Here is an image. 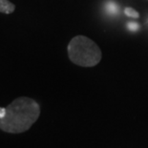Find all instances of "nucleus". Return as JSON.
Segmentation results:
<instances>
[{"mask_svg": "<svg viewBox=\"0 0 148 148\" xmlns=\"http://www.w3.org/2000/svg\"><path fill=\"white\" fill-rule=\"evenodd\" d=\"M15 10V5L9 0H0V12L10 14Z\"/></svg>", "mask_w": 148, "mask_h": 148, "instance_id": "7ed1b4c3", "label": "nucleus"}, {"mask_svg": "<svg viewBox=\"0 0 148 148\" xmlns=\"http://www.w3.org/2000/svg\"><path fill=\"white\" fill-rule=\"evenodd\" d=\"M40 116V106L28 97L15 99L7 107L5 115L0 119V129L10 134H20L28 131Z\"/></svg>", "mask_w": 148, "mask_h": 148, "instance_id": "f257e3e1", "label": "nucleus"}, {"mask_svg": "<svg viewBox=\"0 0 148 148\" xmlns=\"http://www.w3.org/2000/svg\"><path fill=\"white\" fill-rule=\"evenodd\" d=\"M124 12H125V14L128 15V16H130V17H133V18H138V17H140L138 12L137 11H135L134 9H132V8H126L124 10Z\"/></svg>", "mask_w": 148, "mask_h": 148, "instance_id": "39448f33", "label": "nucleus"}, {"mask_svg": "<svg viewBox=\"0 0 148 148\" xmlns=\"http://www.w3.org/2000/svg\"><path fill=\"white\" fill-rule=\"evenodd\" d=\"M127 28L130 31H137V30H138L140 26H138L137 23H135V22H130V23H128Z\"/></svg>", "mask_w": 148, "mask_h": 148, "instance_id": "423d86ee", "label": "nucleus"}, {"mask_svg": "<svg viewBox=\"0 0 148 148\" xmlns=\"http://www.w3.org/2000/svg\"><path fill=\"white\" fill-rule=\"evenodd\" d=\"M68 56L73 63L81 67H93L101 60L99 46L88 37L77 36L69 42Z\"/></svg>", "mask_w": 148, "mask_h": 148, "instance_id": "f03ea898", "label": "nucleus"}, {"mask_svg": "<svg viewBox=\"0 0 148 148\" xmlns=\"http://www.w3.org/2000/svg\"><path fill=\"white\" fill-rule=\"evenodd\" d=\"M4 115H5V108H2V107H0V119H1Z\"/></svg>", "mask_w": 148, "mask_h": 148, "instance_id": "0eeeda50", "label": "nucleus"}, {"mask_svg": "<svg viewBox=\"0 0 148 148\" xmlns=\"http://www.w3.org/2000/svg\"><path fill=\"white\" fill-rule=\"evenodd\" d=\"M106 10L110 14H119V6L116 5V3L110 1L107 3Z\"/></svg>", "mask_w": 148, "mask_h": 148, "instance_id": "20e7f679", "label": "nucleus"}]
</instances>
